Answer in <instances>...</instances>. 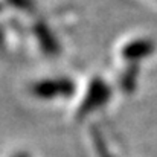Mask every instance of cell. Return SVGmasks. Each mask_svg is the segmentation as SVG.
<instances>
[{"instance_id":"obj_1","label":"cell","mask_w":157,"mask_h":157,"mask_svg":"<svg viewBox=\"0 0 157 157\" xmlns=\"http://www.w3.org/2000/svg\"><path fill=\"white\" fill-rule=\"evenodd\" d=\"M31 93L40 99H55L58 96L69 98L75 93V84L69 78L40 79L31 86Z\"/></svg>"},{"instance_id":"obj_2","label":"cell","mask_w":157,"mask_h":157,"mask_svg":"<svg viewBox=\"0 0 157 157\" xmlns=\"http://www.w3.org/2000/svg\"><path fill=\"white\" fill-rule=\"evenodd\" d=\"M111 98V89L102 78H93L90 81V86L86 92V96L81 102L78 116L82 117L101 107H104Z\"/></svg>"},{"instance_id":"obj_3","label":"cell","mask_w":157,"mask_h":157,"mask_svg":"<svg viewBox=\"0 0 157 157\" xmlns=\"http://www.w3.org/2000/svg\"><path fill=\"white\" fill-rule=\"evenodd\" d=\"M154 49H156V46L151 40H145V38L134 40L122 49V58H125L128 61H139V59L151 55L154 52Z\"/></svg>"},{"instance_id":"obj_4","label":"cell","mask_w":157,"mask_h":157,"mask_svg":"<svg viewBox=\"0 0 157 157\" xmlns=\"http://www.w3.org/2000/svg\"><path fill=\"white\" fill-rule=\"evenodd\" d=\"M34 32H35V37L37 40L40 41L43 51L48 53H56L59 51V46H58V41L56 38L53 37L52 31L44 25V23H37L34 26Z\"/></svg>"},{"instance_id":"obj_5","label":"cell","mask_w":157,"mask_h":157,"mask_svg":"<svg viewBox=\"0 0 157 157\" xmlns=\"http://www.w3.org/2000/svg\"><path fill=\"white\" fill-rule=\"evenodd\" d=\"M6 2L11 3L12 6L21 9V11H32V8H34L32 0H6Z\"/></svg>"},{"instance_id":"obj_6","label":"cell","mask_w":157,"mask_h":157,"mask_svg":"<svg viewBox=\"0 0 157 157\" xmlns=\"http://www.w3.org/2000/svg\"><path fill=\"white\" fill-rule=\"evenodd\" d=\"M14 157H31V156H29V153H18V154H15Z\"/></svg>"},{"instance_id":"obj_7","label":"cell","mask_w":157,"mask_h":157,"mask_svg":"<svg viewBox=\"0 0 157 157\" xmlns=\"http://www.w3.org/2000/svg\"><path fill=\"white\" fill-rule=\"evenodd\" d=\"M0 11H2V8H0Z\"/></svg>"}]
</instances>
